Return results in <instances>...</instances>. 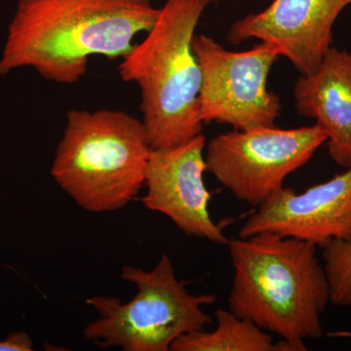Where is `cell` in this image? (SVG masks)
Segmentation results:
<instances>
[{"instance_id": "30bf717a", "label": "cell", "mask_w": 351, "mask_h": 351, "mask_svg": "<svg viewBox=\"0 0 351 351\" xmlns=\"http://www.w3.org/2000/svg\"><path fill=\"white\" fill-rule=\"evenodd\" d=\"M262 232L293 237L318 247L332 239H351V166L302 193L279 189L247 219L239 237Z\"/></svg>"}, {"instance_id": "5b68a950", "label": "cell", "mask_w": 351, "mask_h": 351, "mask_svg": "<svg viewBox=\"0 0 351 351\" xmlns=\"http://www.w3.org/2000/svg\"><path fill=\"white\" fill-rule=\"evenodd\" d=\"M121 277L137 287L131 301L123 304L119 298L103 295L86 300L99 318L85 327L83 335L100 348L168 351L182 335L213 322L203 306L213 304L216 297L189 293L166 254L149 271L127 265Z\"/></svg>"}, {"instance_id": "3957f363", "label": "cell", "mask_w": 351, "mask_h": 351, "mask_svg": "<svg viewBox=\"0 0 351 351\" xmlns=\"http://www.w3.org/2000/svg\"><path fill=\"white\" fill-rule=\"evenodd\" d=\"M211 3L167 0L145 38L121 59L120 77L140 89L142 121L152 149L184 144L202 134L201 69L193 41Z\"/></svg>"}, {"instance_id": "4fadbf2b", "label": "cell", "mask_w": 351, "mask_h": 351, "mask_svg": "<svg viewBox=\"0 0 351 351\" xmlns=\"http://www.w3.org/2000/svg\"><path fill=\"white\" fill-rule=\"evenodd\" d=\"M321 248L331 289V302L351 308V239L330 240Z\"/></svg>"}, {"instance_id": "52a82bcc", "label": "cell", "mask_w": 351, "mask_h": 351, "mask_svg": "<svg viewBox=\"0 0 351 351\" xmlns=\"http://www.w3.org/2000/svg\"><path fill=\"white\" fill-rule=\"evenodd\" d=\"M201 69L199 114L203 123L228 124L237 130L276 125L280 99L267 86L280 55L260 43L243 52L226 49L211 36L193 41Z\"/></svg>"}, {"instance_id": "6da1fadb", "label": "cell", "mask_w": 351, "mask_h": 351, "mask_svg": "<svg viewBox=\"0 0 351 351\" xmlns=\"http://www.w3.org/2000/svg\"><path fill=\"white\" fill-rule=\"evenodd\" d=\"M158 14L152 0H18L0 75L32 68L48 82L75 84L92 57H125Z\"/></svg>"}, {"instance_id": "7c38bea8", "label": "cell", "mask_w": 351, "mask_h": 351, "mask_svg": "<svg viewBox=\"0 0 351 351\" xmlns=\"http://www.w3.org/2000/svg\"><path fill=\"white\" fill-rule=\"evenodd\" d=\"M217 327L188 332L176 339L171 351H279L270 332L228 309L216 311Z\"/></svg>"}, {"instance_id": "9c48e42d", "label": "cell", "mask_w": 351, "mask_h": 351, "mask_svg": "<svg viewBox=\"0 0 351 351\" xmlns=\"http://www.w3.org/2000/svg\"><path fill=\"white\" fill-rule=\"evenodd\" d=\"M351 0H272L267 8L235 21L226 39H257L274 47L301 75L313 73L332 46V29Z\"/></svg>"}, {"instance_id": "ba28073f", "label": "cell", "mask_w": 351, "mask_h": 351, "mask_svg": "<svg viewBox=\"0 0 351 351\" xmlns=\"http://www.w3.org/2000/svg\"><path fill=\"white\" fill-rule=\"evenodd\" d=\"M205 147L206 138L201 134L184 144L152 149L142 202L147 209L165 215L189 237L228 245L230 240L209 212Z\"/></svg>"}, {"instance_id": "8fae6325", "label": "cell", "mask_w": 351, "mask_h": 351, "mask_svg": "<svg viewBox=\"0 0 351 351\" xmlns=\"http://www.w3.org/2000/svg\"><path fill=\"white\" fill-rule=\"evenodd\" d=\"M298 114L315 119L327 134L328 152L341 167L351 166V53L332 46L318 68L294 86Z\"/></svg>"}, {"instance_id": "9a60e30c", "label": "cell", "mask_w": 351, "mask_h": 351, "mask_svg": "<svg viewBox=\"0 0 351 351\" xmlns=\"http://www.w3.org/2000/svg\"><path fill=\"white\" fill-rule=\"evenodd\" d=\"M0 202H1V195H0Z\"/></svg>"}, {"instance_id": "277c9868", "label": "cell", "mask_w": 351, "mask_h": 351, "mask_svg": "<svg viewBox=\"0 0 351 351\" xmlns=\"http://www.w3.org/2000/svg\"><path fill=\"white\" fill-rule=\"evenodd\" d=\"M151 151L142 119L123 110H71L51 175L85 211H117L144 186Z\"/></svg>"}, {"instance_id": "5bb4252c", "label": "cell", "mask_w": 351, "mask_h": 351, "mask_svg": "<svg viewBox=\"0 0 351 351\" xmlns=\"http://www.w3.org/2000/svg\"><path fill=\"white\" fill-rule=\"evenodd\" d=\"M34 343L24 331L13 332L6 339H0V351H32Z\"/></svg>"}, {"instance_id": "7a4b0ae2", "label": "cell", "mask_w": 351, "mask_h": 351, "mask_svg": "<svg viewBox=\"0 0 351 351\" xmlns=\"http://www.w3.org/2000/svg\"><path fill=\"white\" fill-rule=\"evenodd\" d=\"M233 267L228 309L280 337V351L306 350L323 336L331 289L316 245L262 232L228 243Z\"/></svg>"}, {"instance_id": "8992f818", "label": "cell", "mask_w": 351, "mask_h": 351, "mask_svg": "<svg viewBox=\"0 0 351 351\" xmlns=\"http://www.w3.org/2000/svg\"><path fill=\"white\" fill-rule=\"evenodd\" d=\"M327 134L317 124L300 128L256 127L215 136L205 147L206 171L237 199L260 206L306 165Z\"/></svg>"}]
</instances>
